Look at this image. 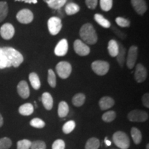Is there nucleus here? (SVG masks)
<instances>
[{"label": "nucleus", "instance_id": "nucleus-1", "mask_svg": "<svg viewBox=\"0 0 149 149\" xmlns=\"http://www.w3.org/2000/svg\"><path fill=\"white\" fill-rule=\"evenodd\" d=\"M79 35L85 44L93 45L97 42V35L95 29L91 24H84L80 29Z\"/></svg>", "mask_w": 149, "mask_h": 149}, {"label": "nucleus", "instance_id": "nucleus-2", "mask_svg": "<svg viewBox=\"0 0 149 149\" xmlns=\"http://www.w3.org/2000/svg\"><path fill=\"white\" fill-rule=\"evenodd\" d=\"M2 50L11 66L17 68L24 61L23 55L15 48L3 47L2 48Z\"/></svg>", "mask_w": 149, "mask_h": 149}, {"label": "nucleus", "instance_id": "nucleus-3", "mask_svg": "<svg viewBox=\"0 0 149 149\" xmlns=\"http://www.w3.org/2000/svg\"><path fill=\"white\" fill-rule=\"evenodd\" d=\"M113 143L121 149H128L130 147V139L127 134L122 131H117L113 135Z\"/></svg>", "mask_w": 149, "mask_h": 149}, {"label": "nucleus", "instance_id": "nucleus-4", "mask_svg": "<svg viewBox=\"0 0 149 149\" xmlns=\"http://www.w3.org/2000/svg\"><path fill=\"white\" fill-rule=\"evenodd\" d=\"M56 72L61 79H66L72 72V66L67 61H60L56 66Z\"/></svg>", "mask_w": 149, "mask_h": 149}, {"label": "nucleus", "instance_id": "nucleus-5", "mask_svg": "<svg viewBox=\"0 0 149 149\" xmlns=\"http://www.w3.org/2000/svg\"><path fill=\"white\" fill-rule=\"evenodd\" d=\"M109 64L107 61L97 60L93 61L91 64V68L95 73L98 75H105L109 70Z\"/></svg>", "mask_w": 149, "mask_h": 149}, {"label": "nucleus", "instance_id": "nucleus-6", "mask_svg": "<svg viewBox=\"0 0 149 149\" xmlns=\"http://www.w3.org/2000/svg\"><path fill=\"white\" fill-rule=\"evenodd\" d=\"M128 119L130 122H144L148 119V114L144 111L135 109L128 113Z\"/></svg>", "mask_w": 149, "mask_h": 149}, {"label": "nucleus", "instance_id": "nucleus-7", "mask_svg": "<svg viewBox=\"0 0 149 149\" xmlns=\"http://www.w3.org/2000/svg\"><path fill=\"white\" fill-rule=\"evenodd\" d=\"M48 31L52 35H56L59 33L62 28L61 19L57 17H52L48 21Z\"/></svg>", "mask_w": 149, "mask_h": 149}, {"label": "nucleus", "instance_id": "nucleus-8", "mask_svg": "<svg viewBox=\"0 0 149 149\" xmlns=\"http://www.w3.org/2000/svg\"><path fill=\"white\" fill-rule=\"evenodd\" d=\"M16 17L19 22L24 24H27L33 22L34 16H33L32 11L30 10L29 9L24 8L19 11L17 14Z\"/></svg>", "mask_w": 149, "mask_h": 149}, {"label": "nucleus", "instance_id": "nucleus-9", "mask_svg": "<svg viewBox=\"0 0 149 149\" xmlns=\"http://www.w3.org/2000/svg\"><path fill=\"white\" fill-rule=\"evenodd\" d=\"M138 54V48L136 46H130L128 52L126 65L129 69H133L135 66Z\"/></svg>", "mask_w": 149, "mask_h": 149}, {"label": "nucleus", "instance_id": "nucleus-10", "mask_svg": "<svg viewBox=\"0 0 149 149\" xmlns=\"http://www.w3.org/2000/svg\"><path fill=\"white\" fill-rule=\"evenodd\" d=\"M73 47L74 52L78 55L86 56L90 53L91 50L88 46L80 40H77L74 41Z\"/></svg>", "mask_w": 149, "mask_h": 149}, {"label": "nucleus", "instance_id": "nucleus-11", "mask_svg": "<svg viewBox=\"0 0 149 149\" xmlns=\"http://www.w3.org/2000/svg\"><path fill=\"white\" fill-rule=\"evenodd\" d=\"M15 35V28L10 23L4 24L0 29V35L6 40H10Z\"/></svg>", "mask_w": 149, "mask_h": 149}, {"label": "nucleus", "instance_id": "nucleus-12", "mask_svg": "<svg viewBox=\"0 0 149 149\" xmlns=\"http://www.w3.org/2000/svg\"><path fill=\"white\" fill-rule=\"evenodd\" d=\"M134 77L138 83H142L146 80L147 77V71L146 68L142 64H138L136 66Z\"/></svg>", "mask_w": 149, "mask_h": 149}, {"label": "nucleus", "instance_id": "nucleus-13", "mask_svg": "<svg viewBox=\"0 0 149 149\" xmlns=\"http://www.w3.org/2000/svg\"><path fill=\"white\" fill-rule=\"evenodd\" d=\"M68 42L66 39H63V40L59 41L56 46L55 48V54L57 56H59V57L66 55L67 52H68Z\"/></svg>", "mask_w": 149, "mask_h": 149}, {"label": "nucleus", "instance_id": "nucleus-14", "mask_svg": "<svg viewBox=\"0 0 149 149\" xmlns=\"http://www.w3.org/2000/svg\"><path fill=\"white\" fill-rule=\"evenodd\" d=\"M131 4L137 14L143 15L147 10V6L145 0H131Z\"/></svg>", "mask_w": 149, "mask_h": 149}, {"label": "nucleus", "instance_id": "nucleus-15", "mask_svg": "<svg viewBox=\"0 0 149 149\" xmlns=\"http://www.w3.org/2000/svg\"><path fill=\"white\" fill-rule=\"evenodd\" d=\"M17 89V93L22 98L27 99L29 97L30 89L29 85H28V83L26 81L22 80V81H20L18 84Z\"/></svg>", "mask_w": 149, "mask_h": 149}, {"label": "nucleus", "instance_id": "nucleus-16", "mask_svg": "<svg viewBox=\"0 0 149 149\" xmlns=\"http://www.w3.org/2000/svg\"><path fill=\"white\" fill-rule=\"evenodd\" d=\"M115 101L113 98L111 97L105 96L103 97L100 99V102H99V105H100V109L102 111H105L111 109L114 106Z\"/></svg>", "mask_w": 149, "mask_h": 149}, {"label": "nucleus", "instance_id": "nucleus-17", "mask_svg": "<svg viewBox=\"0 0 149 149\" xmlns=\"http://www.w3.org/2000/svg\"><path fill=\"white\" fill-rule=\"evenodd\" d=\"M42 102L43 105L47 111H51L53 107V97L49 93H44L42 96Z\"/></svg>", "mask_w": 149, "mask_h": 149}, {"label": "nucleus", "instance_id": "nucleus-18", "mask_svg": "<svg viewBox=\"0 0 149 149\" xmlns=\"http://www.w3.org/2000/svg\"><path fill=\"white\" fill-rule=\"evenodd\" d=\"M34 111V107L31 103H26L22 105L19 108V113L24 116L31 115Z\"/></svg>", "mask_w": 149, "mask_h": 149}, {"label": "nucleus", "instance_id": "nucleus-19", "mask_svg": "<svg viewBox=\"0 0 149 149\" xmlns=\"http://www.w3.org/2000/svg\"><path fill=\"white\" fill-rule=\"evenodd\" d=\"M108 51L109 55L111 57H117L119 53V44L116 41L114 40H110L108 45Z\"/></svg>", "mask_w": 149, "mask_h": 149}, {"label": "nucleus", "instance_id": "nucleus-20", "mask_svg": "<svg viewBox=\"0 0 149 149\" xmlns=\"http://www.w3.org/2000/svg\"><path fill=\"white\" fill-rule=\"evenodd\" d=\"M69 112V107H68V104L66 102L62 101L60 102L58 106V110H57V113L59 117L63 118L67 116Z\"/></svg>", "mask_w": 149, "mask_h": 149}, {"label": "nucleus", "instance_id": "nucleus-21", "mask_svg": "<svg viewBox=\"0 0 149 149\" xmlns=\"http://www.w3.org/2000/svg\"><path fill=\"white\" fill-rule=\"evenodd\" d=\"M29 81L31 84V86L35 90H38L41 86V82L39 76L35 72H31L29 74Z\"/></svg>", "mask_w": 149, "mask_h": 149}, {"label": "nucleus", "instance_id": "nucleus-22", "mask_svg": "<svg viewBox=\"0 0 149 149\" xmlns=\"http://www.w3.org/2000/svg\"><path fill=\"white\" fill-rule=\"evenodd\" d=\"M86 100V96L83 93H77L74 95L72 99V103L74 107H80L84 104Z\"/></svg>", "mask_w": 149, "mask_h": 149}, {"label": "nucleus", "instance_id": "nucleus-23", "mask_svg": "<svg viewBox=\"0 0 149 149\" xmlns=\"http://www.w3.org/2000/svg\"><path fill=\"white\" fill-rule=\"evenodd\" d=\"M80 10L79 6L77 3L73 2H70L65 7V12L68 15H72L77 13Z\"/></svg>", "mask_w": 149, "mask_h": 149}, {"label": "nucleus", "instance_id": "nucleus-24", "mask_svg": "<svg viewBox=\"0 0 149 149\" xmlns=\"http://www.w3.org/2000/svg\"><path fill=\"white\" fill-rule=\"evenodd\" d=\"M130 133H131L132 139L135 144H140L141 140H142V135H141V131L138 128L133 127L130 130Z\"/></svg>", "mask_w": 149, "mask_h": 149}, {"label": "nucleus", "instance_id": "nucleus-25", "mask_svg": "<svg viewBox=\"0 0 149 149\" xmlns=\"http://www.w3.org/2000/svg\"><path fill=\"white\" fill-rule=\"evenodd\" d=\"M126 48L122 44H119V53L117 55V61L120 66H123L125 61Z\"/></svg>", "mask_w": 149, "mask_h": 149}, {"label": "nucleus", "instance_id": "nucleus-26", "mask_svg": "<svg viewBox=\"0 0 149 149\" xmlns=\"http://www.w3.org/2000/svg\"><path fill=\"white\" fill-rule=\"evenodd\" d=\"M94 18L97 23L100 24L101 26L106 28V29L111 27V23H110V22L106 18H104V16L102 15L101 14H95L94 16Z\"/></svg>", "mask_w": 149, "mask_h": 149}, {"label": "nucleus", "instance_id": "nucleus-27", "mask_svg": "<svg viewBox=\"0 0 149 149\" xmlns=\"http://www.w3.org/2000/svg\"><path fill=\"white\" fill-rule=\"evenodd\" d=\"M100 146V141L96 137H91L87 140L85 149H98Z\"/></svg>", "mask_w": 149, "mask_h": 149}, {"label": "nucleus", "instance_id": "nucleus-28", "mask_svg": "<svg viewBox=\"0 0 149 149\" xmlns=\"http://www.w3.org/2000/svg\"><path fill=\"white\" fill-rule=\"evenodd\" d=\"M66 1L67 0H50L47 2V4L51 8L57 10L64 6Z\"/></svg>", "mask_w": 149, "mask_h": 149}, {"label": "nucleus", "instance_id": "nucleus-29", "mask_svg": "<svg viewBox=\"0 0 149 149\" xmlns=\"http://www.w3.org/2000/svg\"><path fill=\"white\" fill-rule=\"evenodd\" d=\"M8 6L6 1H0V22H3L8 15Z\"/></svg>", "mask_w": 149, "mask_h": 149}, {"label": "nucleus", "instance_id": "nucleus-30", "mask_svg": "<svg viewBox=\"0 0 149 149\" xmlns=\"http://www.w3.org/2000/svg\"><path fill=\"white\" fill-rule=\"evenodd\" d=\"M11 65L8 62V59L3 53L2 48H0V69H3L6 68H9Z\"/></svg>", "mask_w": 149, "mask_h": 149}, {"label": "nucleus", "instance_id": "nucleus-31", "mask_svg": "<svg viewBox=\"0 0 149 149\" xmlns=\"http://www.w3.org/2000/svg\"><path fill=\"white\" fill-rule=\"evenodd\" d=\"M115 118H116V113L113 111H109L106 112L105 113H104L102 117V120L107 123L113 122Z\"/></svg>", "mask_w": 149, "mask_h": 149}, {"label": "nucleus", "instance_id": "nucleus-32", "mask_svg": "<svg viewBox=\"0 0 149 149\" xmlns=\"http://www.w3.org/2000/svg\"><path fill=\"white\" fill-rule=\"evenodd\" d=\"M75 128V122L73 120H70L65 123L62 127V130L65 134H69L71 133Z\"/></svg>", "mask_w": 149, "mask_h": 149}, {"label": "nucleus", "instance_id": "nucleus-33", "mask_svg": "<svg viewBox=\"0 0 149 149\" xmlns=\"http://www.w3.org/2000/svg\"><path fill=\"white\" fill-rule=\"evenodd\" d=\"M48 82L52 88L56 86V76L55 72L52 69H49L48 72Z\"/></svg>", "mask_w": 149, "mask_h": 149}, {"label": "nucleus", "instance_id": "nucleus-34", "mask_svg": "<svg viewBox=\"0 0 149 149\" xmlns=\"http://www.w3.org/2000/svg\"><path fill=\"white\" fill-rule=\"evenodd\" d=\"M31 145V141L29 139H22L17 143V149H30Z\"/></svg>", "mask_w": 149, "mask_h": 149}, {"label": "nucleus", "instance_id": "nucleus-35", "mask_svg": "<svg viewBox=\"0 0 149 149\" xmlns=\"http://www.w3.org/2000/svg\"><path fill=\"white\" fill-rule=\"evenodd\" d=\"M12 146V141L8 137H2L0 139V149H8Z\"/></svg>", "mask_w": 149, "mask_h": 149}, {"label": "nucleus", "instance_id": "nucleus-36", "mask_svg": "<svg viewBox=\"0 0 149 149\" xmlns=\"http://www.w3.org/2000/svg\"><path fill=\"white\" fill-rule=\"evenodd\" d=\"M30 125L36 128H43L45 126L46 124L40 118H34L30 122Z\"/></svg>", "mask_w": 149, "mask_h": 149}, {"label": "nucleus", "instance_id": "nucleus-37", "mask_svg": "<svg viewBox=\"0 0 149 149\" xmlns=\"http://www.w3.org/2000/svg\"><path fill=\"white\" fill-rule=\"evenodd\" d=\"M100 7L104 11H109L113 6V0H100Z\"/></svg>", "mask_w": 149, "mask_h": 149}, {"label": "nucleus", "instance_id": "nucleus-38", "mask_svg": "<svg viewBox=\"0 0 149 149\" xmlns=\"http://www.w3.org/2000/svg\"><path fill=\"white\" fill-rule=\"evenodd\" d=\"M31 149H46V144L44 141L35 140L31 142Z\"/></svg>", "mask_w": 149, "mask_h": 149}, {"label": "nucleus", "instance_id": "nucleus-39", "mask_svg": "<svg viewBox=\"0 0 149 149\" xmlns=\"http://www.w3.org/2000/svg\"><path fill=\"white\" fill-rule=\"evenodd\" d=\"M115 22L117 25L120 27H128L130 26V22L129 20L126 19L124 17H117L116 19H115Z\"/></svg>", "mask_w": 149, "mask_h": 149}, {"label": "nucleus", "instance_id": "nucleus-40", "mask_svg": "<svg viewBox=\"0 0 149 149\" xmlns=\"http://www.w3.org/2000/svg\"><path fill=\"white\" fill-rule=\"evenodd\" d=\"M52 149H65V142L62 139H57L52 145Z\"/></svg>", "mask_w": 149, "mask_h": 149}, {"label": "nucleus", "instance_id": "nucleus-41", "mask_svg": "<svg viewBox=\"0 0 149 149\" xmlns=\"http://www.w3.org/2000/svg\"><path fill=\"white\" fill-rule=\"evenodd\" d=\"M98 0H86L85 3L86 5L87 6L88 8L90 9H95L97 5Z\"/></svg>", "mask_w": 149, "mask_h": 149}, {"label": "nucleus", "instance_id": "nucleus-42", "mask_svg": "<svg viewBox=\"0 0 149 149\" xmlns=\"http://www.w3.org/2000/svg\"><path fill=\"white\" fill-rule=\"evenodd\" d=\"M141 101L146 108H149V94L148 93H145L144 95L141 97Z\"/></svg>", "mask_w": 149, "mask_h": 149}, {"label": "nucleus", "instance_id": "nucleus-43", "mask_svg": "<svg viewBox=\"0 0 149 149\" xmlns=\"http://www.w3.org/2000/svg\"><path fill=\"white\" fill-rule=\"evenodd\" d=\"M25 2L29 3H37V0H26V1H25Z\"/></svg>", "mask_w": 149, "mask_h": 149}, {"label": "nucleus", "instance_id": "nucleus-44", "mask_svg": "<svg viewBox=\"0 0 149 149\" xmlns=\"http://www.w3.org/2000/svg\"><path fill=\"white\" fill-rule=\"evenodd\" d=\"M3 119L2 115L0 114V127H1V126H3Z\"/></svg>", "mask_w": 149, "mask_h": 149}, {"label": "nucleus", "instance_id": "nucleus-45", "mask_svg": "<svg viewBox=\"0 0 149 149\" xmlns=\"http://www.w3.org/2000/svg\"><path fill=\"white\" fill-rule=\"evenodd\" d=\"M105 142H106V144H107V146H110V145L111 144V141H109V140H107V138L105 139Z\"/></svg>", "mask_w": 149, "mask_h": 149}, {"label": "nucleus", "instance_id": "nucleus-46", "mask_svg": "<svg viewBox=\"0 0 149 149\" xmlns=\"http://www.w3.org/2000/svg\"><path fill=\"white\" fill-rule=\"evenodd\" d=\"M146 149H149V144H147V145H146Z\"/></svg>", "mask_w": 149, "mask_h": 149}, {"label": "nucleus", "instance_id": "nucleus-47", "mask_svg": "<svg viewBox=\"0 0 149 149\" xmlns=\"http://www.w3.org/2000/svg\"><path fill=\"white\" fill-rule=\"evenodd\" d=\"M50 1V0H44V2H46V3H47L48 1Z\"/></svg>", "mask_w": 149, "mask_h": 149}, {"label": "nucleus", "instance_id": "nucleus-48", "mask_svg": "<svg viewBox=\"0 0 149 149\" xmlns=\"http://www.w3.org/2000/svg\"><path fill=\"white\" fill-rule=\"evenodd\" d=\"M16 1H26V0H16Z\"/></svg>", "mask_w": 149, "mask_h": 149}]
</instances>
